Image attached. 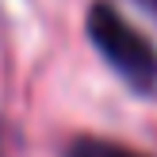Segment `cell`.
<instances>
[{"mask_svg":"<svg viewBox=\"0 0 157 157\" xmlns=\"http://www.w3.org/2000/svg\"><path fill=\"white\" fill-rule=\"evenodd\" d=\"M84 35L96 46V54L107 61L115 77L134 96H157V46L111 0H92L84 15Z\"/></svg>","mask_w":157,"mask_h":157,"instance_id":"6da1fadb","label":"cell"},{"mask_svg":"<svg viewBox=\"0 0 157 157\" xmlns=\"http://www.w3.org/2000/svg\"><path fill=\"white\" fill-rule=\"evenodd\" d=\"M61 157H150L142 150H130V146L115 142V138H96V134H81L65 146Z\"/></svg>","mask_w":157,"mask_h":157,"instance_id":"7a4b0ae2","label":"cell"},{"mask_svg":"<svg viewBox=\"0 0 157 157\" xmlns=\"http://www.w3.org/2000/svg\"><path fill=\"white\" fill-rule=\"evenodd\" d=\"M8 150H12V134H8V123L0 119V157H8Z\"/></svg>","mask_w":157,"mask_h":157,"instance_id":"3957f363","label":"cell"},{"mask_svg":"<svg viewBox=\"0 0 157 157\" xmlns=\"http://www.w3.org/2000/svg\"><path fill=\"white\" fill-rule=\"evenodd\" d=\"M134 4H142V8H146L150 15H157V0H134Z\"/></svg>","mask_w":157,"mask_h":157,"instance_id":"277c9868","label":"cell"}]
</instances>
